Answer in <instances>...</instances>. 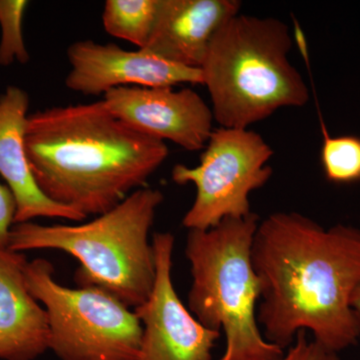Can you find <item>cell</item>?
I'll return each mask as SVG.
<instances>
[{
	"mask_svg": "<svg viewBox=\"0 0 360 360\" xmlns=\"http://www.w3.org/2000/svg\"><path fill=\"white\" fill-rule=\"evenodd\" d=\"M251 262L265 340L285 349L298 333L310 331L336 354L359 342L360 315L352 297L360 285L359 229H324L298 212L271 213L258 224Z\"/></svg>",
	"mask_w": 360,
	"mask_h": 360,
	"instance_id": "1",
	"label": "cell"
},
{
	"mask_svg": "<svg viewBox=\"0 0 360 360\" xmlns=\"http://www.w3.org/2000/svg\"><path fill=\"white\" fill-rule=\"evenodd\" d=\"M25 146L42 193L86 219L146 186L169 155L165 141L132 129L103 101L30 115Z\"/></svg>",
	"mask_w": 360,
	"mask_h": 360,
	"instance_id": "2",
	"label": "cell"
},
{
	"mask_svg": "<svg viewBox=\"0 0 360 360\" xmlns=\"http://www.w3.org/2000/svg\"><path fill=\"white\" fill-rule=\"evenodd\" d=\"M162 201L161 191L144 186L86 224H16L7 248L20 253H68L80 262L75 274L78 286L101 288L134 309L148 300L155 284V251L149 232Z\"/></svg>",
	"mask_w": 360,
	"mask_h": 360,
	"instance_id": "3",
	"label": "cell"
},
{
	"mask_svg": "<svg viewBox=\"0 0 360 360\" xmlns=\"http://www.w3.org/2000/svg\"><path fill=\"white\" fill-rule=\"evenodd\" d=\"M288 26L238 13L213 37L201 71L220 127L248 129L283 108H302L309 91L291 65Z\"/></svg>",
	"mask_w": 360,
	"mask_h": 360,
	"instance_id": "4",
	"label": "cell"
},
{
	"mask_svg": "<svg viewBox=\"0 0 360 360\" xmlns=\"http://www.w3.org/2000/svg\"><path fill=\"white\" fill-rule=\"evenodd\" d=\"M259 217L225 219L188 231L186 257L193 277L188 309L205 328L224 331L219 360H281L284 349L265 340L257 321L260 284L251 262Z\"/></svg>",
	"mask_w": 360,
	"mask_h": 360,
	"instance_id": "5",
	"label": "cell"
},
{
	"mask_svg": "<svg viewBox=\"0 0 360 360\" xmlns=\"http://www.w3.org/2000/svg\"><path fill=\"white\" fill-rule=\"evenodd\" d=\"M28 290L44 304L49 349L60 360H136L142 326L134 310L101 288H70L44 258L26 262Z\"/></svg>",
	"mask_w": 360,
	"mask_h": 360,
	"instance_id": "6",
	"label": "cell"
},
{
	"mask_svg": "<svg viewBox=\"0 0 360 360\" xmlns=\"http://www.w3.org/2000/svg\"><path fill=\"white\" fill-rule=\"evenodd\" d=\"M198 167L176 165L172 180L193 184V205L182 219L188 231H205L225 219H243L251 212L250 195L274 174L267 163L274 155L262 135L241 129H214Z\"/></svg>",
	"mask_w": 360,
	"mask_h": 360,
	"instance_id": "7",
	"label": "cell"
},
{
	"mask_svg": "<svg viewBox=\"0 0 360 360\" xmlns=\"http://www.w3.org/2000/svg\"><path fill=\"white\" fill-rule=\"evenodd\" d=\"M175 238L169 232L153 236L155 281L150 295L134 309L142 326L136 360H212L221 333L205 328L184 307L172 283Z\"/></svg>",
	"mask_w": 360,
	"mask_h": 360,
	"instance_id": "8",
	"label": "cell"
},
{
	"mask_svg": "<svg viewBox=\"0 0 360 360\" xmlns=\"http://www.w3.org/2000/svg\"><path fill=\"white\" fill-rule=\"evenodd\" d=\"M103 101L132 129L186 150L205 148L213 131L212 108L191 89L120 87L106 92Z\"/></svg>",
	"mask_w": 360,
	"mask_h": 360,
	"instance_id": "9",
	"label": "cell"
},
{
	"mask_svg": "<svg viewBox=\"0 0 360 360\" xmlns=\"http://www.w3.org/2000/svg\"><path fill=\"white\" fill-rule=\"evenodd\" d=\"M68 89L84 96H101L120 87H174L203 84L200 68L174 65L146 49L125 51L115 44L80 40L68 49Z\"/></svg>",
	"mask_w": 360,
	"mask_h": 360,
	"instance_id": "10",
	"label": "cell"
},
{
	"mask_svg": "<svg viewBox=\"0 0 360 360\" xmlns=\"http://www.w3.org/2000/svg\"><path fill=\"white\" fill-rule=\"evenodd\" d=\"M30 96L15 85L0 92V176L16 202L15 224L40 217L84 221V215L47 198L35 181L25 146Z\"/></svg>",
	"mask_w": 360,
	"mask_h": 360,
	"instance_id": "11",
	"label": "cell"
},
{
	"mask_svg": "<svg viewBox=\"0 0 360 360\" xmlns=\"http://www.w3.org/2000/svg\"><path fill=\"white\" fill-rule=\"evenodd\" d=\"M240 8L238 0H160L153 32L142 49L200 70L213 37Z\"/></svg>",
	"mask_w": 360,
	"mask_h": 360,
	"instance_id": "12",
	"label": "cell"
},
{
	"mask_svg": "<svg viewBox=\"0 0 360 360\" xmlns=\"http://www.w3.org/2000/svg\"><path fill=\"white\" fill-rule=\"evenodd\" d=\"M27 262L0 248V359L34 360L49 349L46 311L25 283Z\"/></svg>",
	"mask_w": 360,
	"mask_h": 360,
	"instance_id": "13",
	"label": "cell"
},
{
	"mask_svg": "<svg viewBox=\"0 0 360 360\" xmlns=\"http://www.w3.org/2000/svg\"><path fill=\"white\" fill-rule=\"evenodd\" d=\"M160 0H108L104 4L103 25L116 39L144 49L155 26Z\"/></svg>",
	"mask_w": 360,
	"mask_h": 360,
	"instance_id": "14",
	"label": "cell"
},
{
	"mask_svg": "<svg viewBox=\"0 0 360 360\" xmlns=\"http://www.w3.org/2000/svg\"><path fill=\"white\" fill-rule=\"evenodd\" d=\"M321 162L328 181L338 184L360 181V137L355 135L333 136L321 122Z\"/></svg>",
	"mask_w": 360,
	"mask_h": 360,
	"instance_id": "15",
	"label": "cell"
},
{
	"mask_svg": "<svg viewBox=\"0 0 360 360\" xmlns=\"http://www.w3.org/2000/svg\"><path fill=\"white\" fill-rule=\"evenodd\" d=\"M30 2L26 0H0V65L30 61L23 37V20Z\"/></svg>",
	"mask_w": 360,
	"mask_h": 360,
	"instance_id": "16",
	"label": "cell"
},
{
	"mask_svg": "<svg viewBox=\"0 0 360 360\" xmlns=\"http://www.w3.org/2000/svg\"><path fill=\"white\" fill-rule=\"evenodd\" d=\"M281 360H340L338 354L326 349L314 340L307 338V331H300Z\"/></svg>",
	"mask_w": 360,
	"mask_h": 360,
	"instance_id": "17",
	"label": "cell"
},
{
	"mask_svg": "<svg viewBox=\"0 0 360 360\" xmlns=\"http://www.w3.org/2000/svg\"><path fill=\"white\" fill-rule=\"evenodd\" d=\"M16 202L6 184L0 182V248H7L9 234L15 224Z\"/></svg>",
	"mask_w": 360,
	"mask_h": 360,
	"instance_id": "18",
	"label": "cell"
},
{
	"mask_svg": "<svg viewBox=\"0 0 360 360\" xmlns=\"http://www.w3.org/2000/svg\"><path fill=\"white\" fill-rule=\"evenodd\" d=\"M352 307L360 315V285L354 290V295H352Z\"/></svg>",
	"mask_w": 360,
	"mask_h": 360,
	"instance_id": "19",
	"label": "cell"
}]
</instances>
